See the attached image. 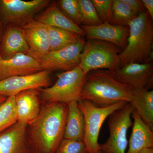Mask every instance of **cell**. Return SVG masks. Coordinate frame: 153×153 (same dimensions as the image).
Segmentation results:
<instances>
[{"label": "cell", "mask_w": 153, "mask_h": 153, "mask_svg": "<svg viewBox=\"0 0 153 153\" xmlns=\"http://www.w3.org/2000/svg\"><path fill=\"white\" fill-rule=\"evenodd\" d=\"M84 132L85 121L78 102H70L68 104L64 138L83 141Z\"/></svg>", "instance_id": "20"}, {"label": "cell", "mask_w": 153, "mask_h": 153, "mask_svg": "<svg viewBox=\"0 0 153 153\" xmlns=\"http://www.w3.org/2000/svg\"><path fill=\"white\" fill-rule=\"evenodd\" d=\"M138 14L126 4L123 0H112L111 24L128 27L129 23Z\"/></svg>", "instance_id": "23"}, {"label": "cell", "mask_w": 153, "mask_h": 153, "mask_svg": "<svg viewBox=\"0 0 153 153\" xmlns=\"http://www.w3.org/2000/svg\"><path fill=\"white\" fill-rule=\"evenodd\" d=\"M22 27L29 46L28 55L39 61L50 50L49 33L46 26L33 19Z\"/></svg>", "instance_id": "14"}, {"label": "cell", "mask_w": 153, "mask_h": 153, "mask_svg": "<svg viewBox=\"0 0 153 153\" xmlns=\"http://www.w3.org/2000/svg\"><path fill=\"white\" fill-rule=\"evenodd\" d=\"M130 103L141 119L153 130V90H134Z\"/></svg>", "instance_id": "21"}, {"label": "cell", "mask_w": 153, "mask_h": 153, "mask_svg": "<svg viewBox=\"0 0 153 153\" xmlns=\"http://www.w3.org/2000/svg\"><path fill=\"white\" fill-rule=\"evenodd\" d=\"M18 122L15 96L7 97L0 105V134Z\"/></svg>", "instance_id": "24"}, {"label": "cell", "mask_w": 153, "mask_h": 153, "mask_svg": "<svg viewBox=\"0 0 153 153\" xmlns=\"http://www.w3.org/2000/svg\"><path fill=\"white\" fill-rule=\"evenodd\" d=\"M132 105L128 102L122 108L115 111L108 117L109 135L105 142L100 144L102 153H126L128 141L127 133L133 125Z\"/></svg>", "instance_id": "7"}, {"label": "cell", "mask_w": 153, "mask_h": 153, "mask_svg": "<svg viewBox=\"0 0 153 153\" xmlns=\"http://www.w3.org/2000/svg\"><path fill=\"white\" fill-rule=\"evenodd\" d=\"M127 102L120 101L105 107H97L90 101L81 99L78 105L85 121L83 141L88 153H97L100 150L98 137L102 126L107 118L115 111L122 108Z\"/></svg>", "instance_id": "6"}, {"label": "cell", "mask_w": 153, "mask_h": 153, "mask_svg": "<svg viewBox=\"0 0 153 153\" xmlns=\"http://www.w3.org/2000/svg\"><path fill=\"white\" fill-rule=\"evenodd\" d=\"M86 75L79 66L59 74L56 82L51 87L39 89L41 99L44 102L68 104L81 100V92Z\"/></svg>", "instance_id": "5"}, {"label": "cell", "mask_w": 153, "mask_h": 153, "mask_svg": "<svg viewBox=\"0 0 153 153\" xmlns=\"http://www.w3.org/2000/svg\"><path fill=\"white\" fill-rule=\"evenodd\" d=\"M68 104L43 102L36 120L27 126L34 153H55L64 138Z\"/></svg>", "instance_id": "1"}, {"label": "cell", "mask_w": 153, "mask_h": 153, "mask_svg": "<svg viewBox=\"0 0 153 153\" xmlns=\"http://www.w3.org/2000/svg\"><path fill=\"white\" fill-rule=\"evenodd\" d=\"M61 12L75 25L82 24L77 0H60L56 2Z\"/></svg>", "instance_id": "26"}, {"label": "cell", "mask_w": 153, "mask_h": 153, "mask_svg": "<svg viewBox=\"0 0 153 153\" xmlns=\"http://www.w3.org/2000/svg\"><path fill=\"white\" fill-rule=\"evenodd\" d=\"M51 72L43 70L35 74L12 76L0 80V96L8 97L25 90L48 87L51 83Z\"/></svg>", "instance_id": "11"}, {"label": "cell", "mask_w": 153, "mask_h": 153, "mask_svg": "<svg viewBox=\"0 0 153 153\" xmlns=\"http://www.w3.org/2000/svg\"><path fill=\"white\" fill-rule=\"evenodd\" d=\"M29 46L22 27L6 26L0 43V58L7 59L19 54H28Z\"/></svg>", "instance_id": "16"}, {"label": "cell", "mask_w": 153, "mask_h": 153, "mask_svg": "<svg viewBox=\"0 0 153 153\" xmlns=\"http://www.w3.org/2000/svg\"><path fill=\"white\" fill-rule=\"evenodd\" d=\"M137 153H153V149H145Z\"/></svg>", "instance_id": "31"}, {"label": "cell", "mask_w": 153, "mask_h": 153, "mask_svg": "<svg viewBox=\"0 0 153 153\" xmlns=\"http://www.w3.org/2000/svg\"><path fill=\"white\" fill-rule=\"evenodd\" d=\"M39 89L25 90L15 96L18 122L29 125L38 117L41 109Z\"/></svg>", "instance_id": "17"}, {"label": "cell", "mask_w": 153, "mask_h": 153, "mask_svg": "<svg viewBox=\"0 0 153 153\" xmlns=\"http://www.w3.org/2000/svg\"><path fill=\"white\" fill-rule=\"evenodd\" d=\"M111 72L115 79L134 90H149L152 87V61L146 63H130Z\"/></svg>", "instance_id": "10"}, {"label": "cell", "mask_w": 153, "mask_h": 153, "mask_svg": "<svg viewBox=\"0 0 153 153\" xmlns=\"http://www.w3.org/2000/svg\"><path fill=\"white\" fill-rule=\"evenodd\" d=\"M55 153H88L82 140L63 138Z\"/></svg>", "instance_id": "27"}, {"label": "cell", "mask_w": 153, "mask_h": 153, "mask_svg": "<svg viewBox=\"0 0 153 153\" xmlns=\"http://www.w3.org/2000/svg\"><path fill=\"white\" fill-rule=\"evenodd\" d=\"M27 126L18 122L0 134V153H34L28 138Z\"/></svg>", "instance_id": "13"}, {"label": "cell", "mask_w": 153, "mask_h": 153, "mask_svg": "<svg viewBox=\"0 0 153 153\" xmlns=\"http://www.w3.org/2000/svg\"><path fill=\"white\" fill-rule=\"evenodd\" d=\"M83 38L62 49L49 51L39 60L43 70L70 71L79 65L85 44Z\"/></svg>", "instance_id": "9"}, {"label": "cell", "mask_w": 153, "mask_h": 153, "mask_svg": "<svg viewBox=\"0 0 153 153\" xmlns=\"http://www.w3.org/2000/svg\"><path fill=\"white\" fill-rule=\"evenodd\" d=\"M42 71L39 61L28 54H17L7 59L0 58V80Z\"/></svg>", "instance_id": "15"}, {"label": "cell", "mask_w": 153, "mask_h": 153, "mask_svg": "<svg viewBox=\"0 0 153 153\" xmlns=\"http://www.w3.org/2000/svg\"><path fill=\"white\" fill-rule=\"evenodd\" d=\"M97 153H102V151L101 150H100H100H99L98 151V152H97Z\"/></svg>", "instance_id": "34"}, {"label": "cell", "mask_w": 153, "mask_h": 153, "mask_svg": "<svg viewBox=\"0 0 153 153\" xmlns=\"http://www.w3.org/2000/svg\"><path fill=\"white\" fill-rule=\"evenodd\" d=\"M45 26L49 33V51L62 49L76 43L82 38V36L67 30L47 25Z\"/></svg>", "instance_id": "22"}, {"label": "cell", "mask_w": 153, "mask_h": 153, "mask_svg": "<svg viewBox=\"0 0 153 153\" xmlns=\"http://www.w3.org/2000/svg\"><path fill=\"white\" fill-rule=\"evenodd\" d=\"M35 19L45 25L67 30L82 37L85 36L81 27L75 25L66 17L58 7L55 2H51L46 10Z\"/></svg>", "instance_id": "19"}, {"label": "cell", "mask_w": 153, "mask_h": 153, "mask_svg": "<svg viewBox=\"0 0 153 153\" xmlns=\"http://www.w3.org/2000/svg\"><path fill=\"white\" fill-rule=\"evenodd\" d=\"M88 40L95 39L111 43L122 51L125 48L129 35L128 27L103 22L95 26H80Z\"/></svg>", "instance_id": "12"}, {"label": "cell", "mask_w": 153, "mask_h": 153, "mask_svg": "<svg viewBox=\"0 0 153 153\" xmlns=\"http://www.w3.org/2000/svg\"><path fill=\"white\" fill-rule=\"evenodd\" d=\"M82 25L95 26L103 22L99 16L95 7L90 0H77Z\"/></svg>", "instance_id": "25"}, {"label": "cell", "mask_w": 153, "mask_h": 153, "mask_svg": "<svg viewBox=\"0 0 153 153\" xmlns=\"http://www.w3.org/2000/svg\"><path fill=\"white\" fill-rule=\"evenodd\" d=\"M127 45L119 54L120 67L131 63L152 62L153 57V20L146 11L128 25Z\"/></svg>", "instance_id": "3"}, {"label": "cell", "mask_w": 153, "mask_h": 153, "mask_svg": "<svg viewBox=\"0 0 153 153\" xmlns=\"http://www.w3.org/2000/svg\"><path fill=\"white\" fill-rule=\"evenodd\" d=\"M134 91L115 79L110 71L98 69L86 74L81 99L97 107H105L120 101L130 102Z\"/></svg>", "instance_id": "2"}, {"label": "cell", "mask_w": 153, "mask_h": 153, "mask_svg": "<svg viewBox=\"0 0 153 153\" xmlns=\"http://www.w3.org/2000/svg\"><path fill=\"white\" fill-rule=\"evenodd\" d=\"M91 1L103 23L111 24L112 0H92Z\"/></svg>", "instance_id": "28"}, {"label": "cell", "mask_w": 153, "mask_h": 153, "mask_svg": "<svg viewBox=\"0 0 153 153\" xmlns=\"http://www.w3.org/2000/svg\"><path fill=\"white\" fill-rule=\"evenodd\" d=\"M2 25V23L0 19V43H1V40L2 36L3 33Z\"/></svg>", "instance_id": "32"}, {"label": "cell", "mask_w": 153, "mask_h": 153, "mask_svg": "<svg viewBox=\"0 0 153 153\" xmlns=\"http://www.w3.org/2000/svg\"><path fill=\"white\" fill-rule=\"evenodd\" d=\"M142 3L144 6L146 11L147 12L151 19H153V0H142Z\"/></svg>", "instance_id": "30"}, {"label": "cell", "mask_w": 153, "mask_h": 153, "mask_svg": "<svg viewBox=\"0 0 153 153\" xmlns=\"http://www.w3.org/2000/svg\"><path fill=\"white\" fill-rule=\"evenodd\" d=\"M7 98L6 97H2L0 96V105L5 101Z\"/></svg>", "instance_id": "33"}, {"label": "cell", "mask_w": 153, "mask_h": 153, "mask_svg": "<svg viewBox=\"0 0 153 153\" xmlns=\"http://www.w3.org/2000/svg\"><path fill=\"white\" fill-rule=\"evenodd\" d=\"M132 130L127 153H137L145 149H153V130L141 119L136 111L131 114Z\"/></svg>", "instance_id": "18"}, {"label": "cell", "mask_w": 153, "mask_h": 153, "mask_svg": "<svg viewBox=\"0 0 153 153\" xmlns=\"http://www.w3.org/2000/svg\"><path fill=\"white\" fill-rule=\"evenodd\" d=\"M129 7L137 14L146 11L141 1L139 0H123Z\"/></svg>", "instance_id": "29"}, {"label": "cell", "mask_w": 153, "mask_h": 153, "mask_svg": "<svg viewBox=\"0 0 153 153\" xmlns=\"http://www.w3.org/2000/svg\"><path fill=\"white\" fill-rule=\"evenodd\" d=\"M51 3L50 0H0V19L3 25L22 27Z\"/></svg>", "instance_id": "8"}, {"label": "cell", "mask_w": 153, "mask_h": 153, "mask_svg": "<svg viewBox=\"0 0 153 153\" xmlns=\"http://www.w3.org/2000/svg\"><path fill=\"white\" fill-rule=\"evenodd\" d=\"M121 51L115 45L106 41L88 40L83 46L78 66L85 75L98 69L114 71L120 67Z\"/></svg>", "instance_id": "4"}]
</instances>
